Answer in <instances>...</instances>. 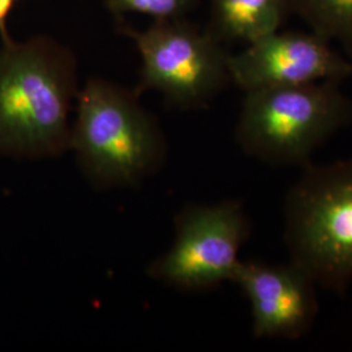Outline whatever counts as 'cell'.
<instances>
[{"mask_svg": "<svg viewBox=\"0 0 352 352\" xmlns=\"http://www.w3.org/2000/svg\"><path fill=\"white\" fill-rule=\"evenodd\" d=\"M123 32L135 41L141 58L139 94L153 90L175 109L193 110L208 106L232 82L222 42L184 19Z\"/></svg>", "mask_w": 352, "mask_h": 352, "instance_id": "cell-5", "label": "cell"}, {"mask_svg": "<svg viewBox=\"0 0 352 352\" xmlns=\"http://www.w3.org/2000/svg\"><path fill=\"white\" fill-rule=\"evenodd\" d=\"M17 0H0V39L1 42H7L12 39L8 29V20L12 13Z\"/></svg>", "mask_w": 352, "mask_h": 352, "instance_id": "cell-12", "label": "cell"}, {"mask_svg": "<svg viewBox=\"0 0 352 352\" xmlns=\"http://www.w3.org/2000/svg\"><path fill=\"white\" fill-rule=\"evenodd\" d=\"M231 81L245 93L257 89L340 82L352 77V62L316 33L273 32L230 54Z\"/></svg>", "mask_w": 352, "mask_h": 352, "instance_id": "cell-7", "label": "cell"}, {"mask_svg": "<svg viewBox=\"0 0 352 352\" xmlns=\"http://www.w3.org/2000/svg\"><path fill=\"white\" fill-rule=\"evenodd\" d=\"M197 0H104L107 11L120 19L124 14H144L154 21L184 19Z\"/></svg>", "mask_w": 352, "mask_h": 352, "instance_id": "cell-11", "label": "cell"}, {"mask_svg": "<svg viewBox=\"0 0 352 352\" xmlns=\"http://www.w3.org/2000/svg\"><path fill=\"white\" fill-rule=\"evenodd\" d=\"M139 96L100 77L78 90L69 151L96 188L132 187L162 167L164 133Z\"/></svg>", "mask_w": 352, "mask_h": 352, "instance_id": "cell-2", "label": "cell"}, {"mask_svg": "<svg viewBox=\"0 0 352 352\" xmlns=\"http://www.w3.org/2000/svg\"><path fill=\"white\" fill-rule=\"evenodd\" d=\"M352 122V101L340 82L257 89L245 93L235 139L266 164L307 166L311 155Z\"/></svg>", "mask_w": 352, "mask_h": 352, "instance_id": "cell-4", "label": "cell"}, {"mask_svg": "<svg viewBox=\"0 0 352 352\" xmlns=\"http://www.w3.org/2000/svg\"><path fill=\"white\" fill-rule=\"evenodd\" d=\"M75 54L39 34L0 46V157L43 160L69 151L78 94Z\"/></svg>", "mask_w": 352, "mask_h": 352, "instance_id": "cell-1", "label": "cell"}, {"mask_svg": "<svg viewBox=\"0 0 352 352\" xmlns=\"http://www.w3.org/2000/svg\"><path fill=\"white\" fill-rule=\"evenodd\" d=\"M291 11L320 37L352 47V0H291Z\"/></svg>", "mask_w": 352, "mask_h": 352, "instance_id": "cell-10", "label": "cell"}, {"mask_svg": "<svg viewBox=\"0 0 352 352\" xmlns=\"http://www.w3.org/2000/svg\"><path fill=\"white\" fill-rule=\"evenodd\" d=\"M251 302L256 338L298 340L318 312L317 285L300 266L240 261L232 278Z\"/></svg>", "mask_w": 352, "mask_h": 352, "instance_id": "cell-8", "label": "cell"}, {"mask_svg": "<svg viewBox=\"0 0 352 352\" xmlns=\"http://www.w3.org/2000/svg\"><path fill=\"white\" fill-rule=\"evenodd\" d=\"M171 248L149 266V276L184 291H205L231 280L251 222L238 201L188 205L175 219Z\"/></svg>", "mask_w": 352, "mask_h": 352, "instance_id": "cell-6", "label": "cell"}, {"mask_svg": "<svg viewBox=\"0 0 352 352\" xmlns=\"http://www.w3.org/2000/svg\"><path fill=\"white\" fill-rule=\"evenodd\" d=\"M291 0H212L210 33L218 41L247 45L279 30Z\"/></svg>", "mask_w": 352, "mask_h": 352, "instance_id": "cell-9", "label": "cell"}, {"mask_svg": "<svg viewBox=\"0 0 352 352\" xmlns=\"http://www.w3.org/2000/svg\"><path fill=\"white\" fill-rule=\"evenodd\" d=\"M302 168L285 201L289 258L343 295L352 283V158Z\"/></svg>", "mask_w": 352, "mask_h": 352, "instance_id": "cell-3", "label": "cell"}]
</instances>
